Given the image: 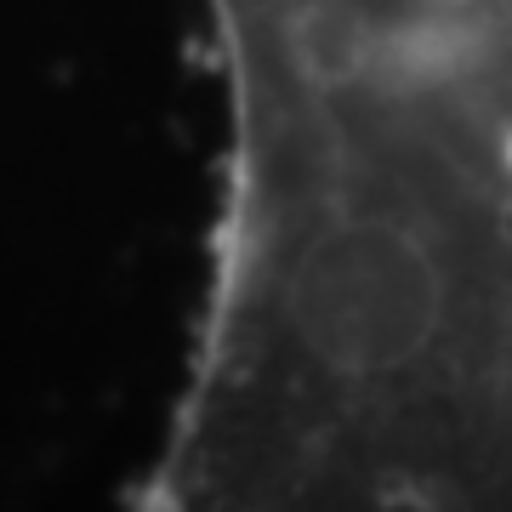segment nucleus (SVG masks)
<instances>
[{
	"mask_svg": "<svg viewBox=\"0 0 512 512\" xmlns=\"http://www.w3.org/2000/svg\"><path fill=\"white\" fill-rule=\"evenodd\" d=\"M217 211L131 512H512V160L353 40L211 18Z\"/></svg>",
	"mask_w": 512,
	"mask_h": 512,
	"instance_id": "nucleus-1",
	"label": "nucleus"
}]
</instances>
